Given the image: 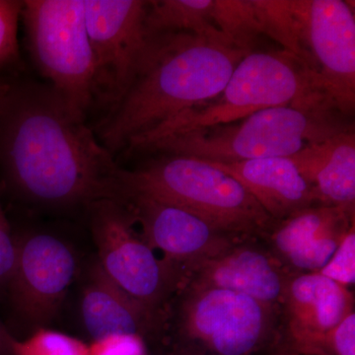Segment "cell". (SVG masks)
<instances>
[{
	"instance_id": "6da1fadb",
	"label": "cell",
	"mask_w": 355,
	"mask_h": 355,
	"mask_svg": "<svg viewBox=\"0 0 355 355\" xmlns=\"http://www.w3.org/2000/svg\"><path fill=\"white\" fill-rule=\"evenodd\" d=\"M0 166L9 188L40 207L120 197L111 151L49 85H9L0 105Z\"/></svg>"
},
{
	"instance_id": "7a4b0ae2",
	"label": "cell",
	"mask_w": 355,
	"mask_h": 355,
	"mask_svg": "<svg viewBox=\"0 0 355 355\" xmlns=\"http://www.w3.org/2000/svg\"><path fill=\"white\" fill-rule=\"evenodd\" d=\"M247 53L191 33L151 35L132 87L104 123L103 146L113 153L214 99Z\"/></svg>"
},
{
	"instance_id": "3957f363",
	"label": "cell",
	"mask_w": 355,
	"mask_h": 355,
	"mask_svg": "<svg viewBox=\"0 0 355 355\" xmlns=\"http://www.w3.org/2000/svg\"><path fill=\"white\" fill-rule=\"evenodd\" d=\"M330 104L286 105L241 120L166 135L137 150L159 151L209 162L289 157L352 127Z\"/></svg>"
},
{
	"instance_id": "277c9868",
	"label": "cell",
	"mask_w": 355,
	"mask_h": 355,
	"mask_svg": "<svg viewBox=\"0 0 355 355\" xmlns=\"http://www.w3.org/2000/svg\"><path fill=\"white\" fill-rule=\"evenodd\" d=\"M120 198L137 195L195 214L241 240L263 241L275 222L240 182L200 159L170 155L121 170Z\"/></svg>"
},
{
	"instance_id": "5b68a950",
	"label": "cell",
	"mask_w": 355,
	"mask_h": 355,
	"mask_svg": "<svg viewBox=\"0 0 355 355\" xmlns=\"http://www.w3.org/2000/svg\"><path fill=\"white\" fill-rule=\"evenodd\" d=\"M310 104L335 107L316 70L286 51H251L233 70L220 94L135 137L128 146L137 150L166 135L233 123L273 107Z\"/></svg>"
},
{
	"instance_id": "8992f818",
	"label": "cell",
	"mask_w": 355,
	"mask_h": 355,
	"mask_svg": "<svg viewBox=\"0 0 355 355\" xmlns=\"http://www.w3.org/2000/svg\"><path fill=\"white\" fill-rule=\"evenodd\" d=\"M21 19L37 69L86 120L94 103L95 71L84 0H27Z\"/></svg>"
},
{
	"instance_id": "52a82bcc",
	"label": "cell",
	"mask_w": 355,
	"mask_h": 355,
	"mask_svg": "<svg viewBox=\"0 0 355 355\" xmlns=\"http://www.w3.org/2000/svg\"><path fill=\"white\" fill-rule=\"evenodd\" d=\"M179 293L183 355H253L279 343L277 308L226 289L186 286Z\"/></svg>"
},
{
	"instance_id": "ba28073f",
	"label": "cell",
	"mask_w": 355,
	"mask_h": 355,
	"mask_svg": "<svg viewBox=\"0 0 355 355\" xmlns=\"http://www.w3.org/2000/svg\"><path fill=\"white\" fill-rule=\"evenodd\" d=\"M89 209L98 263L135 300L160 312L163 303L181 291L179 273L135 233L132 214L121 200L104 198Z\"/></svg>"
},
{
	"instance_id": "9c48e42d",
	"label": "cell",
	"mask_w": 355,
	"mask_h": 355,
	"mask_svg": "<svg viewBox=\"0 0 355 355\" xmlns=\"http://www.w3.org/2000/svg\"><path fill=\"white\" fill-rule=\"evenodd\" d=\"M94 62V103L116 108L132 87L150 42L148 1L84 0Z\"/></svg>"
},
{
	"instance_id": "30bf717a",
	"label": "cell",
	"mask_w": 355,
	"mask_h": 355,
	"mask_svg": "<svg viewBox=\"0 0 355 355\" xmlns=\"http://www.w3.org/2000/svg\"><path fill=\"white\" fill-rule=\"evenodd\" d=\"M15 238V265L4 292L23 323L44 328L57 316L76 277V253L69 243L51 233L28 232Z\"/></svg>"
},
{
	"instance_id": "8fae6325",
	"label": "cell",
	"mask_w": 355,
	"mask_h": 355,
	"mask_svg": "<svg viewBox=\"0 0 355 355\" xmlns=\"http://www.w3.org/2000/svg\"><path fill=\"white\" fill-rule=\"evenodd\" d=\"M303 37L324 93L336 109L355 107V18L342 0H298Z\"/></svg>"
},
{
	"instance_id": "7c38bea8",
	"label": "cell",
	"mask_w": 355,
	"mask_h": 355,
	"mask_svg": "<svg viewBox=\"0 0 355 355\" xmlns=\"http://www.w3.org/2000/svg\"><path fill=\"white\" fill-rule=\"evenodd\" d=\"M120 200L139 224L144 242L160 251L163 260L179 273L182 287L193 268L245 241L187 210L153 198L132 195Z\"/></svg>"
},
{
	"instance_id": "4fadbf2b",
	"label": "cell",
	"mask_w": 355,
	"mask_h": 355,
	"mask_svg": "<svg viewBox=\"0 0 355 355\" xmlns=\"http://www.w3.org/2000/svg\"><path fill=\"white\" fill-rule=\"evenodd\" d=\"M354 309L349 287L318 272L292 275L279 306V343L286 354L318 355L324 336Z\"/></svg>"
},
{
	"instance_id": "5bb4252c",
	"label": "cell",
	"mask_w": 355,
	"mask_h": 355,
	"mask_svg": "<svg viewBox=\"0 0 355 355\" xmlns=\"http://www.w3.org/2000/svg\"><path fill=\"white\" fill-rule=\"evenodd\" d=\"M354 226V207L314 205L277 222L263 243L292 275L317 272Z\"/></svg>"
},
{
	"instance_id": "9a60e30c",
	"label": "cell",
	"mask_w": 355,
	"mask_h": 355,
	"mask_svg": "<svg viewBox=\"0 0 355 355\" xmlns=\"http://www.w3.org/2000/svg\"><path fill=\"white\" fill-rule=\"evenodd\" d=\"M291 277L261 240H245L193 268L182 289L186 286L226 289L279 310Z\"/></svg>"
},
{
	"instance_id": "2e32d148",
	"label": "cell",
	"mask_w": 355,
	"mask_h": 355,
	"mask_svg": "<svg viewBox=\"0 0 355 355\" xmlns=\"http://www.w3.org/2000/svg\"><path fill=\"white\" fill-rule=\"evenodd\" d=\"M207 162L240 182L275 222L284 220L300 210L320 205L312 187L289 157Z\"/></svg>"
},
{
	"instance_id": "e0dca14e",
	"label": "cell",
	"mask_w": 355,
	"mask_h": 355,
	"mask_svg": "<svg viewBox=\"0 0 355 355\" xmlns=\"http://www.w3.org/2000/svg\"><path fill=\"white\" fill-rule=\"evenodd\" d=\"M81 296V317L93 340L116 334L142 336L157 328L158 311L135 300L110 279L99 263L89 270Z\"/></svg>"
},
{
	"instance_id": "ac0fdd59",
	"label": "cell",
	"mask_w": 355,
	"mask_h": 355,
	"mask_svg": "<svg viewBox=\"0 0 355 355\" xmlns=\"http://www.w3.org/2000/svg\"><path fill=\"white\" fill-rule=\"evenodd\" d=\"M289 158L312 187L320 205L354 207V127L311 144Z\"/></svg>"
},
{
	"instance_id": "d6986e66",
	"label": "cell",
	"mask_w": 355,
	"mask_h": 355,
	"mask_svg": "<svg viewBox=\"0 0 355 355\" xmlns=\"http://www.w3.org/2000/svg\"><path fill=\"white\" fill-rule=\"evenodd\" d=\"M212 6L214 0L148 1L146 18L147 32L150 35L191 33L216 43L234 46L214 24Z\"/></svg>"
},
{
	"instance_id": "ffe728a7",
	"label": "cell",
	"mask_w": 355,
	"mask_h": 355,
	"mask_svg": "<svg viewBox=\"0 0 355 355\" xmlns=\"http://www.w3.org/2000/svg\"><path fill=\"white\" fill-rule=\"evenodd\" d=\"M261 34L277 42L284 51L315 69L303 37L298 0H252Z\"/></svg>"
},
{
	"instance_id": "44dd1931",
	"label": "cell",
	"mask_w": 355,
	"mask_h": 355,
	"mask_svg": "<svg viewBox=\"0 0 355 355\" xmlns=\"http://www.w3.org/2000/svg\"><path fill=\"white\" fill-rule=\"evenodd\" d=\"M212 18L233 46L251 53L261 34L252 0H214Z\"/></svg>"
},
{
	"instance_id": "7402d4cb",
	"label": "cell",
	"mask_w": 355,
	"mask_h": 355,
	"mask_svg": "<svg viewBox=\"0 0 355 355\" xmlns=\"http://www.w3.org/2000/svg\"><path fill=\"white\" fill-rule=\"evenodd\" d=\"M13 355H89V345L60 331L40 328L25 340H11Z\"/></svg>"
},
{
	"instance_id": "603a6c76",
	"label": "cell",
	"mask_w": 355,
	"mask_h": 355,
	"mask_svg": "<svg viewBox=\"0 0 355 355\" xmlns=\"http://www.w3.org/2000/svg\"><path fill=\"white\" fill-rule=\"evenodd\" d=\"M22 6L23 1L0 0V67L19 58L17 33Z\"/></svg>"
},
{
	"instance_id": "cb8c5ba5",
	"label": "cell",
	"mask_w": 355,
	"mask_h": 355,
	"mask_svg": "<svg viewBox=\"0 0 355 355\" xmlns=\"http://www.w3.org/2000/svg\"><path fill=\"white\" fill-rule=\"evenodd\" d=\"M318 273L345 287L355 282V227L340 242L330 260Z\"/></svg>"
},
{
	"instance_id": "d4e9b609",
	"label": "cell",
	"mask_w": 355,
	"mask_h": 355,
	"mask_svg": "<svg viewBox=\"0 0 355 355\" xmlns=\"http://www.w3.org/2000/svg\"><path fill=\"white\" fill-rule=\"evenodd\" d=\"M144 338L137 335L116 334L89 345V355H146Z\"/></svg>"
},
{
	"instance_id": "484cf974",
	"label": "cell",
	"mask_w": 355,
	"mask_h": 355,
	"mask_svg": "<svg viewBox=\"0 0 355 355\" xmlns=\"http://www.w3.org/2000/svg\"><path fill=\"white\" fill-rule=\"evenodd\" d=\"M318 355H355L354 312L324 336Z\"/></svg>"
},
{
	"instance_id": "4316f807",
	"label": "cell",
	"mask_w": 355,
	"mask_h": 355,
	"mask_svg": "<svg viewBox=\"0 0 355 355\" xmlns=\"http://www.w3.org/2000/svg\"><path fill=\"white\" fill-rule=\"evenodd\" d=\"M16 238L3 209L0 195V296L6 291L15 265Z\"/></svg>"
},
{
	"instance_id": "83f0119b",
	"label": "cell",
	"mask_w": 355,
	"mask_h": 355,
	"mask_svg": "<svg viewBox=\"0 0 355 355\" xmlns=\"http://www.w3.org/2000/svg\"><path fill=\"white\" fill-rule=\"evenodd\" d=\"M13 336L0 322V355H13L11 352V340Z\"/></svg>"
},
{
	"instance_id": "f1b7e54d",
	"label": "cell",
	"mask_w": 355,
	"mask_h": 355,
	"mask_svg": "<svg viewBox=\"0 0 355 355\" xmlns=\"http://www.w3.org/2000/svg\"><path fill=\"white\" fill-rule=\"evenodd\" d=\"M8 87L9 85H1L0 84V105H1L2 100H3L4 96L6 94Z\"/></svg>"
}]
</instances>
